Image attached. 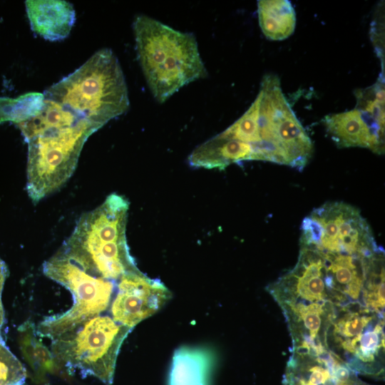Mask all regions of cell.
Here are the masks:
<instances>
[{"mask_svg": "<svg viewBox=\"0 0 385 385\" xmlns=\"http://www.w3.org/2000/svg\"><path fill=\"white\" fill-rule=\"evenodd\" d=\"M17 125L28 144L26 191L34 203L71 178L85 143L99 129L46 98L38 114Z\"/></svg>", "mask_w": 385, "mask_h": 385, "instance_id": "obj_1", "label": "cell"}, {"mask_svg": "<svg viewBox=\"0 0 385 385\" xmlns=\"http://www.w3.org/2000/svg\"><path fill=\"white\" fill-rule=\"evenodd\" d=\"M282 310L290 333L292 351L322 354L337 304L329 287L323 255L301 247L295 266L267 287Z\"/></svg>", "mask_w": 385, "mask_h": 385, "instance_id": "obj_2", "label": "cell"}, {"mask_svg": "<svg viewBox=\"0 0 385 385\" xmlns=\"http://www.w3.org/2000/svg\"><path fill=\"white\" fill-rule=\"evenodd\" d=\"M129 203L116 193L78 219L58 252L87 274L118 282L138 270L130 254L125 229Z\"/></svg>", "mask_w": 385, "mask_h": 385, "instance_id": "obj_3", "label": "cell"}, {"mask_svg": "<svg viewBox=\"0 0 385 385\" xmlns=\"http://www.w3.org/2000/svg\"><path fill=\"white\" fill-rule=\"evenodd\" d=\"M138 58L155 99L164 103L183 86L205 78L207 70L191 33L145 15L133 22Z\"/></svg>", "mask_w": 385, "mask_h": 385, "instance_id": "obj_4", "label": "cell"}, {"mask_svg": "<svg viewBox=\"0 0 385 385\" xmlns=\"http://www.w3.org/2000/svg\"><path fill=\"white\" fill-rule=\"evenodd\" d=\"M43 96L99 129L125 113L130 106L122 68L107 48L97 51L76 71L48 88Z\"/></svg>", "mask_w": 385, "mask_h": 385, "instance_id": "obj_5", "label": "cell"}, {"mask_svg": "<svg viewBox=\"0 0 385 385\" xmlns=\"http://www.w3.org/2000/svg\"><path fill=\"white\" fill-rule=\"evenodd\" d=\"M327 349L355 374L384 375V314L359 302L336 306L326 333Z\"/></svg>", "mask_w": 385, "mask_h": 385, "instance_id": "obj_6", "label": "cell"}, {"mask_svg": "<svg viewBox=\"0 0 385 385\" xmlns=\"http://www.w3.org/2000/svg\"><path fill=\"white\" fill-rule=\"evenodd\" d=\"M132 329L107 315H98L52 340L51 351L59 366L103 383H113L117 358Z\"/></svg>", "mask_w": 385, "mask_h": 385, "instance_id": "obj_7", "label": "cell"}, {"mask_svg": "<svg viewBox=\"0 0 385 385\" xmlns=\"http://www.w3.org/2000/svg\"><path fill=\"white\" fill-rule=\"evenodd\" d=\"M259 134L257 160L302 170L313 153V144L297 118L280 86L279 78L265 76L259 92Z\"/></svg>", "mask_w": 385, "mask_h": 385, "instance_id": "obj_8", "label": "cell"}, {"mask_svg": "<svg viewBox=\"0 0 385 385\" xmlns=\"http://www.w3.org/2000/svg\"><path fill=\"white\" fill-rule=\"evenodd\" d=\"M43 272L68 289L73 299L66 312L48 317L37 326V334L51 341L105 312L117 285L87 274L58 251L43 264Z\"/></svg>", "mask_w": 385, "mask_h": 385, "instance_id": "obj_9", "label": "cell"}, {"mask_svg": "<svg viewBox=\"0 0 385 385\" xmlns=\"http://www.w3.org/2000/svg\"><path fill=\"white\" fill-rule=\"evenodd\" d=\"M301 231V247L323 253L369 255L381 247L359 210L343 202L314 209L303 220Z\"/></svg>", "mask_w": 385, "mask_h": 385, "instance_id": "obj_10", "label": "cell"}, {"mask_svg": "<svg viewBox=\"0 0 385 385\" xmlns=\"http://www.w3.org/2000/svg\"><path fill=\"white\" fill-rule=\"evenodd\" d=\"M116 287L111 317L132 329L156 313L172 296L159 279H151L139 270L122 276Z\"/></svg>", "mask_w": 385, "mask_h": 385, "instance_id": "obj_11", "label": "cell"}, {"mask_svg": "<svg viewBox=\"0 0 385 385\" xmlns=\"http://www.w3.org/2000/svg\"><path fill=\"white\" fill-rule=\"evenodd\" d=\"M26 10L31 30L50 41L66 38L76 21L73 6L63 0H27Z\"/></svg>", "mask_w": 385, "mask_h": 385, "instance_id": "obj_12", "label": "cell"}, {"mask_svg": "<svg viewBox=\"0 0 385 385\" xmlns=\"http://www.w3.org/2000/svg\"><path fill=\"white\" fill-rule=\"evenodd\" d=\"M342 361L331 352L317 355L292 352L283 385H335V371Z\"/></svg>", "mask_w": 385, "mask_h": 385, "instance_id": "obj_13", "label": "cell"}, {"mask_svg": "<svg viewBox=\"0 0 385 385\" xmlns=\"http://www.w3.org/2000/svg\"><path fill=\"white\" fill-rule=\"evenodd\" d=\"M188 160L194 168L224 170L232 163L256 159L252 145L217 134L196 147Z\"/></svg>", "mask_w": 385, "mask_h": 385, "instance_id": "obj_14", "label": "cell"}, {"mask_svg": "<svg viewBox=\"0 0 385 385\" xmlns=\"http://www.w3.org/2000/svg\"><path fill=\"white\" fill-rule=\"evenodd\" d=\"M323 122L327 133L339 147H363L376 153L384 151V141L374 134L356 108L328 115Z\"/></svg>", "mask_w": 385, "mask_h": 385, "instance_id": "obj_15", "label": "cell"}, {"mask_svg": "<svg viewBox=\"0 0 385 385\" xmlns=\"http://www.w3.org/2000/svg\"><path fill=\"white\" fill-rule=\"evenodd\" d=\"M215 356L210 349L181 347L173 356L168 385H210Z\"/></svg>", "mask_w": 385, "mask_h": 385, "instance_id": "obj_16", "label": "cell"}, {"mask_svg": "<svg viewBox=\"0 0 385 385\" xmlns=\"http://www.w3.org/2000/svg\"><path fill=\"white\" fill-rule=\"evenodd\" d=\"M257 14L260 28L267 38L281 41L293 34L296 26V14L290 1H258Z\"/></svg>", "mask_w": 385, "mask_h": 385, "instance_id": "obj_17", "label": "cell"}, {"mask_svg": "<svg viewBox=\"0 0 385 385\" xmlns=\"http://www.w3.org/2000/svg\"><path fill=\"white\" fill-rule=\"evenodd\" d=\"M20 350L37 381H43L46 373H54L60 366L51 351L37 338L34 324L27 320L18 328Z\"/></svg>", "mask_w": 385, "mask_h": 385, "instance_id": "obj_18", "label": "cell"}, {"mask_svg": "<svg viewBox=\"0 0 385 385\" xmlns=\"http://www.w3.org/2000/svg\"><path fill=\"white\" fill-rule=\"evenodd\" d=\"M43 93L31 92L16 98H0V123L11 121L16 124L27 120L41 111Z\"/></svg>", "mask_w": 385, "mask_h": 385, "instance_id": "obj_19", "label": "cell"}, {"mask_svg": "<svg viewBox=\"0 0 385 385\" xmlns=\"http://www.w3.org/2000/svg\"><path fill=\"white\" fill-rule=\"evenodd\" d=\"M260 103V95L258 93L257 98L245 113L219 134L225 138L237 140L252 145L255 153L256 148L261 143L258 123Z\"/></svg>", "mask_w": 385, "mask_h": 385, "instance_id": "obj_20", "label": "cell"}, {"mask_svg": "<svg viewBox=\"0 0 385 385\" xmlns=\"http://www.w3.org/2000/svg\"><path fill=\"white\" fill-rule=\"evenodd\" d=\"M25 377L24 368L5 345L0 334V385L24 383Z\"/></svg>", "mask_w": 385, "mask_h": 385, "instance_id": "obj_21", "label": "cell"}, {"mask_svg": "<svg viewBox=\"0 0 385 385\" xmlns=\"http://www.w3.org/2000/svg\"><path fill=\"white\" fill-rule=\"evenodd\" d=\"M8 275L7 267L4 261L0 258V334L4 322V311L2 304V292L6 278Z\"/></svg>", "mask_w": 385, "mask_h": 385, "instance_id": "obj_22", "label": "cell"}]
</instances>
